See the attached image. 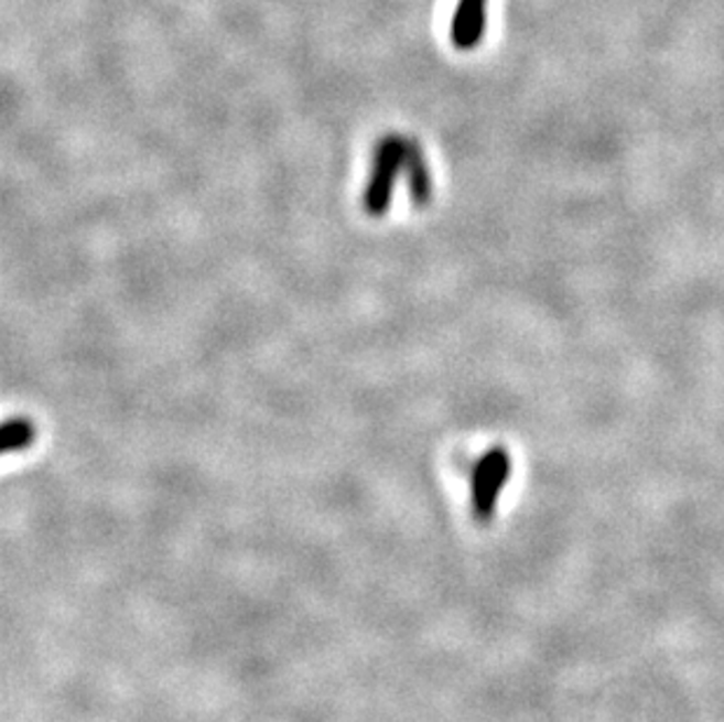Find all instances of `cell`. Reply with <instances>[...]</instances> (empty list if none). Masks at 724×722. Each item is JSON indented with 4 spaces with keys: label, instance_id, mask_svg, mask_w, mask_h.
<instances>
[{
    "label": "cell",
    "instance_id": "1",
    "mask_svg": "<svg viewBox=\"0 0 724 722\" xmlns=\"http://www.w3.org/2000/svg\"><path fill=\"white\" fill-rule=\"evenodd\" d=\"M403 158H406V139L389 134L378 143L374 170H370V179L366 183V193H364V209L368 216L380 218L387 214L389 205H392L395 186L403 172Z\"/></svg>",
    "mask_w": 724,
    "mask_h": 722
},
{
    "label": "cell",
    "instance_id": "2",
    "mask_svg": "<svg viewBox=\"0 0 724 722\" xmlns=\"http://www.w3.org/2000/svg\"><path fill=\"white\" fill-rule=\"evenodd\" d=\"M511 455L503 446H493L480 455L472 472V511L480 524H490L499 495L511 478Z\"/></svg>",
    "mask_w": 724,
    "mask_h": 722
},
{
    "label": "cell",
    "instance_id": "3",
    "mask_svg": "<svg viewBox=\"0 0 724 722\" xmlns=\"http://www.w3.org/2000/svg\"><path fill=\"white\" fill-rule=\"evenodd\" d=\"M488 24V0H457L451 24V41L457 50H474Z\"/></svg>",
    "mask_w": 724,
    "mask_h": 722
},
{
    "label": "cell",
    "instance_id": "4",
    "mask_svg": "<svg viewBox=\"0 0 724 722\" xmlns=\"http://www.w3.org/2000/svg\"><path fill=\"white\" fill-rule=\"evenodd\" d=\"M403 172L408 179V191H411V200L415 202V207H426L432 202L434 195V181L432 172L426 166L422 148L415 139L406 141V158H403Z\"/></svg>",
    "mask_w": 724,
    "mask_h": 722
},
{
    "label": "cell",
    "instance_id": "5",
    "mask_svg": "<svg viewBox=\"0 0 724 722\" xmlns=\"http://www.w3.org/2000/svg\"><path fill=\"white\" fill-rule=\"evenodd\" d=\"M33 441H35L33 422L26 418H12L3 424V430H0V453L10 455L17 451H26Z\"/></svg>",
    "mask_w": 724,
    "mask_h": 722
}]
</instances>
